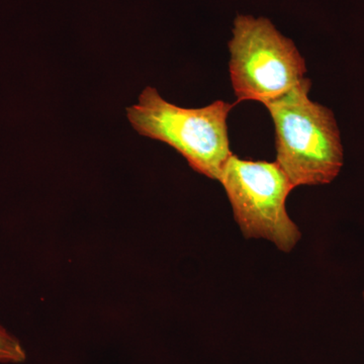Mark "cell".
<instances>
[{
	"label": "cell",
	"mask_w": 364,
	"mask_h": 364,
	"mask_svg": "<svg viewBox=\"0 0 364 364\" xmlns=\"http://www.w3.org/2000/svg\"><path fill=\"white\" fill-rule=\"evenodd\" d=\"M219 181L246 238L267 239L280 251L293 250L301 236L286 208L294 186L279 163L250 161L232 154Z\"/></svg>",
	"instance_id": "4"
},
{
	"label": "cell",
	"mask_w": 364,
	"mask_h": 364,
	"mask_svg": "<svg viewBox=\"0 0 364 364\" xmlns=\"http://www.w3.org/2000/svg\"><path fill=\"white\" fill-rule=\"evenodd\" d=\"M310 79L264 105L275 130L277 162L294 188L331 183L343 166L344 153L331 109L309 97Z\"/></svg>",
	"instance_id": "1"
},
{
	"label": "cell",
	"mask_w": 364,
	"mask_h": 364,
	"mask_svg": "<svg viewBox=\"0 0 364 364\" xmlns=\"http://www.w3.org/2000/svg\"><path fill=\"white\" fill-rule=\"evenodd\" d=\"M232 33L229 67L237 102L267 105L305 79V59L268 18L238 16Z\"/></svg>",
	"instance_id": "3"
},
{
	"label": "cell",
	"mask_w": 364,
	"mask_h": 364,
	"mask_svg": "<svg viewBox=\"0 0 364 364\" xmlns=\"http://www.w3.org/2000/svg\"><path fill=\"white\" fill-rule=\"evenodd\" d=\"M363 299H364V293H363Z\"/></svg>",
	"instance_id": "6"
},
{
	"label": "cell",
	"mask_w": 364,
	"mask_h": 364,
	"mask_svg": "<svg viewBox=\"0 0 364 364\" xmlns=\"http://www.w3.org/2000/svg\"><path fill=\"white\" fill-rule=\"evenodd\" d=\"M26 353L20 340L0 324V363L18 364L25 363Z\"/></svg>",
	"instance_id": "5"
},
{
	"label": "cell",
	"mask_w": 364,
	"mask_h": 364,
	"mask_svg": "<svg viewBox=\"0 0 364 364\" xmlns=\"http://www.w3.org/2000/svg\"><path fill=\"white\" fill-rule=\"evenodd\" d=\"M233 107L217 100L200 109H183L166 102L156 88L146 87L127 112L141 136L167 144L196 172L219 181L232 155L227 119Z\"/></svg>",
	"instance_id": "2"
}]
</instances>
